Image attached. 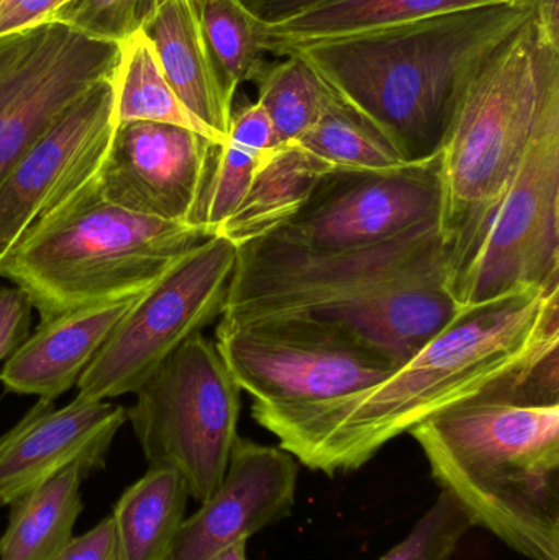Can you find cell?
<instances>
[{
  "instance_id": "30bf717a",
  "label": "cell",
  "mask_w": 559,
  "mask_h": 560,
  "mask_svg": "<svg viewBox=\"0 0 559 560\" xmlns=\"http://www.w3.org/2000/svg\"><path fill=\"white\" fill-rule=\"evenodd\" d=\"M216 346L253 418L291 413L380 384L396 365L328 332L288 325L219 323Z\"/></svg>"
},
{
  "instance_id": "9c48e42d",
  "label": "cell",
  "mask_w": 559,
  "mask_h": 560,
  "mask_svg": "<svg viewBox=\"0 0 559 560\" xmlns=\"http://www.w3.org/2000/svg\"><path fill=\"white\" fill-rule=\"evenodd\" d=\"M527 287L559 289V102L541 118L450 293L478 305Z\"/></svg>"
},
{
  "instance_id": "3957f363",
  "label": "cell",
  "mask_w": 559,
  "mask_h": 560,
  "mask_svg": "<svg viewBox=\"0 0 559 560\" xmlns=\"http://www.w3.org/2000/svg\"><path fill=\"white\" fill-rule=\"evenodd\" d=\"M534 5L473 7L269 52L299 56L404 161L426 163L439 156L476 75Z\"/></svg>"
},
{
  "instance_id": "4fadbf2b",
  "label": "cell",
  "mask_w": 559,
  "mask_h": 560,
  "mask_svg": "<svg viewBox=\"0 0 559 560\" xmlns=\"http://www.w3.org/2000/svg\"><path fill=\"white\" fill-rule=\"evenodd\" d=\"M118 59V43L45 22L38 42L0 84V186L78 98L117 72Z\"/></svg>"
},
{
  "instance_id": "ffe728a7",
  "label": "cell",
  "mask_w": 559,
  "mask_h": 560,
  "mask_svg": "<svg viewBox=\"0 0 559 560\" xmlns=\"http://www.w3.org/2000/svg\"><path fill=\"white\" fill-rule=\"evenodd\" d=\"M537 0H321L298 15L265 25L266 52L295 43L363 32L393 23L412 22L473 7L534 5Z\"/></svg>"
},
{
  "instance_id": "f1b7e54d",
  "label": "cell",
  "mask_w": 559,
  "mask_h": 560,
  "mask_svg": "<svg viewBox=\"0 0 559 560\" xmlns=\"http://www.w3.org/2000/svg\"><path fill=\"white\" fill-rule=\"evenodd\" d=\"M170 0H71L46 22L62 23L84 35L120 45L141 32Z\"/></svg>"
},
{
  "instance_id": "2e32d148",
  "label": "cell",
  "mask_w": 559,
  "mask_h": 560,
  "mask_svg": "<svg viewBox=\"0 0 559 560\" xmlns=\"http://www.w3.org/2000/svg\"><path fill=\"white\" fill-rule=\"evenodd\" d=\"M38 404L0 436V506L12 505L71 466L102 470L127 421V410L107 400L75 397L66 407Z\"/></svg>"
},
{
  "instance_id": "83f0119b",
  "label": "cell",
  "mask_w": 559,
  "mask_h": 560,
  "mask_svg": "<svg viewBox=\"0 0 559 560\" xmlns=\"http://www.w3.org/2000/svg\"><path fill=\"white\" fill-rule=\"evenodd\" d=\"M475 520L462 502L442 490L412 532L380 560H452Z\"/></svg>"
},
{
  "instance_id": "836d02e7",
  "label": "cell",
  "mask_w": 559,
  "mask_h": 560,
  "mask_svg": "<svg viewBox=\"0 0 559 560\" xmlns=\"http://www.w3.org/2000/svg\"><path fill=\"white\" fill-rule=\"evenodd\" d=\"M259 22L265 25H276L291 16L298 15L302 10L315 5L321 0H240Z\"/></svg>"
},
{
  "instance_id": "d590c367",
  "label": "cell",
  "mask_w": 559,
  "mask_h": 560,
  "mask_svg": "<svg viewBox=\"0 0 559 560\" xmlns=\"http://www.w3.org/2000/svg\"><path fill=\"white\" fill-rule=\"evenodd\" d=\"M2 2H3V0H0V3H2Z\"/></svg>"
},
{
  "instance_id": "44dd1931",
  "label": "cell",
  "mask_w": 559,
  "mask_h": 560,
  "mask_svg": "<svg viewBox=\"0 0 559 560\" xmlns=\"http://www.w3.org/2000/svg\"><path fill=\"white\" fill-rule=\"evenodd\" d=\"M189 497L183 477L171 467H150L128 487L112 513L124 560H167Z\"/></svg>"
},
{
  "instance_id": "6da1fadb",
  "label": "cell",
  "mask_w": 559,
  "mask_h": 560,
  "mask_svg": "<svg viewBox=\"0 0 559 560\" xmlns=\"http://www.w3.org/2000/svg\"><path fill=\"white\" fill-rule=\"evenodd\" d=\"M558 348L559 289L527 287L462 306L380 384L255 421L302 466L350 474L446 408L527 387L557 364Z\"/></svg>"
},
{
  "instance_id": "9a60e30c",
  "label": "cell",
  "mask_w": 559,
  "mask_h": 560,
  "mask_svg": "<svg viewBox=\"0 0 559 560\" xmlns=\"http://www.w3.org/2000/svg\"><path fill=\"white\" fill-rule=\"evenodd\" d=\"M298 460L279 446L236 438L219 489L184 520L167 560H210L291 515Z\"/></svg>"
},
{
  "instance_id": "f546056e",
  "label": "cell",
  "mask_w": 559,
  "mask_h": 560,
  "mask_svg": "<svg viewBox=\"0 0 559 560\" xmlns=\"http://www.w3.org/2000/svg\"><path fill=\"white\" fill-rule=\"evenodd\" d=\"M33 305L15 285L0 287V362L30 336Z\"/></svg>"
},
{
  "instance_id": "cb8c5ba5",
  "label": "cell",
  "mask_w": 559,
  "mask_h": 560,
  "mask_svg": "<svg viewBox=\"0 0 559 560\" xmlns=\"http://www.w3.org/2000/svg\"><path fill=\"white\" fill-rule=\"evenodd\" d=\"M115 91L118 124L153 121L177 125L219 143L180 104L170 82L164 78L153 45L143 32L135 33L120 43Z\"/></svg>"
},
{
  "instance_id": "d6986e66",
  "label": "cell",
  "mask_w": 559,
  "mask_h": 560,
  "mask_svg": "<svg viewBox=\"0 0 559 560\" xmlns=\"http://www.w3.org/2000/svg\"><path fill=\"white\" fill-rule=\"evenodd\" d=\"M328 174L334 171L301 144H279L263 158L248 192L217 235L238 248L271 235L304 209Z\"/></svg>"
},
{
  "instance_id": "4316f807",
  "label": "cell",
  "mask_w": 559,
  "mask_h": 560,
  "mask_svg": "<svg viewBox=\"0 0 559 560\" xmlns=\"http://www.w3.org/2000/svg\"><path fill=\"white\" fill-rule=\"evenodd\" d=\"M268 153L235 137H226L223 143L216 144L193 225L216 236L238 209L259 163Z\"/></svg>"
},
{
  "instance_id": "484cf974",
  "label": "cell",
  "mask_w": 559,
  "mask_h": 560,
  "mask_svg": "<svg viewBox=\"0 0 559 560\" xmlns=\"http://www.w3.org/2000/svg\"><path fill=\"white\" fill-rule=\"evenodd\" d=\"M258 104L275 125L279 143L301 140L324 114L330 89L299 56L284 55L256 78Z\"/></svg>"
},
{
  "instance_id": "d6a6232c",
  "label": "cell",
  "mask_w": 559,
  "mask_h": 560,
  "mask_svg": "<svg viewBox=\"0 0 559 560\" xmlns=\"http://www.w3.org/2000/svg\"><path fill=\"white\" fill-rule=\"evenodd\" d=\"M43 26L45 23L12 33V35L0 36V84L9 78L10 72L23 61L33 45L38 42Z\"/></svg>"
},
{
  "instance_id": "e0dca14e",
  "label": "cell",
  "mask_w": 559,
  "mask_h": 560,
  "mask_svg": "<svg viewBox=\"0 0 559 560\" xmlns=\"http://www.w3.org/2000/svg\"><path fill=\"white\" fill-rule=\"evenodd\" d=\"M141 295V293H140ZM72 310L39 323L0 372L5 390L55 401L78 385L138 296Z\"/></svg>"
},
{
  "instance_id": "603a6c76",
  "label": "cell",
  "mask_w": 559,
  "mask_h": 560,
  "mask_svg": "<svg viewBox=\"0 0 559 560\" xmlns=\"http://www.w3.org/2000/svg\"><path fill=\"white\" fill-rule=\"evenodd\" d=\"M203 42L223 97L233 105L243 82H255L266 66L265 23L240 0H194Z\"/></svg>"
},
{
  "instance_id": "ba28073f",
  "label": "cell",
  "mask_w": 559,
  "mask_h": 560,
  "mask_svg": "<svg viewBox=\"0 0 559 560\" xmlns=\"http://www.w3.org/2000/svg\"><path fill=\"white\" fill-rule=\"evenodd\" d=\"M238 246L210 236L184 253L125 313L79 378V398L135 394L187 339L219 318Z\"/></svg>"
},
{
  "instance_id": "8fae6325",
  "label": "cell",
  "mask_w": 559,
  "mask_h": 560,
  "mask_svg": "<svg viewBox=\"0 0 559 560\" xmlns=\"http://www.w3.org/2000/svg\"><path fill=\"white\" fill-rule=\"evenodd\" d=\"M440 206L439 156L397 170L334 173L268 236L308 252L370 248L439 219Z\"/></svg>"
},
{
  "instance_id": "7c38bea8",
  "label": "cell",
  "mask_w": 559,
  "mask_h": 560,
  "mask_svg": "<svg viewBox=\"0 0 559 560\" xmlns=\"http://www.w3.org/2000/svg\"><path fill=\"white\" fill-rule=\"evenodd\" d=\"M115 74L74 102L0 186V262L49 217L98 183L117 130Z\"/></svg>"
},
{
  "instance_id": "4dcf8cb0",
  "label": "cell",
  "mask_w": 559,
  "mask_h": 560,
  "mask_svg": "<svg viewBox=\"0 0 559 560\" xmlns=\"http://www.w3.org/2000/svg\"><path fill=\"white\" fill-rule=\"evenodd\" d=\"M56 560H124L112 515L85 535L74 536Z\"/></svg>"
},
{
  "instance_id": "1f68e13d",
  "label": "cell",
  "mask_w": 559,
  "mask_h": 560,
  "mask_svg": "<svg viewBox=\"0 0 559 560\" xmlns=\"http://www.w3.org/2000/svg\"><path fill=\"white\" fill-rule=\"evenodd\" d=\"M71 0H3L0 3V36L45 23Z\"/></svg>"
},
{
  "instance_id": "d4e9b609",
  "label": "cell",
  "mask_w": 559,
  "mask_h": 560,
  "mask_svg": "<svg viewBox=\"0 0 559 560\" xmlns=\"http://www.w3.org/2000/svg\"><path fill=\"white\" fill-rule=\"evenodd\" d=\"M295 143L334 173H374L410 164L334 94L317 124Z\"/></svg>"
},
{
  "instance_id": "7402d4cb",
  "label": "cell",
  "mask_w": 559,
  "mask_h": 560,
  "mask_svg": "<svg viewBox=\"0 0 559 560\" xmlns=\"http://www.w3.org/2000/svg\"><path fill=\"white\" fill-rule=\"evenodd\" d=\"M88 474L71 466L12 503L0 560H56L74 539Z\"/></svg>"
},
{
  "instance_id": "277c9868",
  "label": "cell",
  "mask_w": 559,
  "mask_h": 560,
  "mask_svg": "<svg viewBox=\"0 0 559 560\" xmlns=\"http://www.w3.org/2000/svg\"><path fill=\"white\" fill-rule=\"evenodd\" d=\"M558 372L446 408L409 433L440 489L528 560H559Z\"/></svg>"
},
{
  "instance_id": "7a4b0ae2",
  "label": "cell",
  "mask_w": 559,
  "mask_h": 560,
  "mask_svg": "<svg viewBox=\"0 0 559 560\" xmlns=\"http://www.w3.org/2000/svg\"><path fill=\"white\" fill-rule=\"evenodd\" d=\"M439 219L351 252L265 236L240 246L220 323L288 325L357 342L400 365L462 306L449 290Z\"/></svg>"
},
{
  "instance_id": "52a82bcc",
  "label": "cell",
  "mask_w": 559,
  "mask_h": 560,
  "mask_svg": "<svg viewBox=\"0 0 559 560\" xmlns=\"http://www.w3.org/2000/svg\"><path fill=\"white\" fill-rule=\"evenodd\" d=\"M240 392L216 342L197 332L135 392L127 411L150 467L179 472L197 502L225 477L238 438Z\"/></svg>"
},
{
  "instance_id": "5bb4252c",
  "label": "cell",
  "mask_w": 559,
  "mask_h": 560,
  "mask_svg": "<svg viewBox=\"0 0 559 560\" xmlns=\"http://www.w3.org/2000/svg\"><path fill=\"white\" fill-rule=\"evenodd\" d=\"M216 144L177 125L118 124L98 176L101 196L140 215L193 225Z\"/></svg>"
},
{
  "instance_id": "ac0fdd59",
  "label": "cell",
  "mask_w": 559,
  "mask_h": 560,
  "mask_svg": "<svg viewBox=\"0 0 559 560\" xmlns=\"http://www.w3.org/2000/svg\"><path fill=\"white\" fill-rule=\"evenodd\" d=\"M164 78L187 112L219 143L225 141L233 105L223 97L203 42L194 0H170L144 25Z\"/></svg>"
},
{
  "instance_id": "e575fe53",
  "label": "cell",
  "mask_w": 559,
  "mask_h": 560,
  "mask_svg": "<svg viewBox=\"0 0 559 560\" xmlns=\"http://www.w3.org/2000/svg\"><path fill=\"white\" fill-rule=\"evenodd\" d=\"M246 545H248V541L235 542V545L223 549L222 552L213 556L210 560H248V556H246Z\"/></svg>"
},
{
  "instance_id": "5b68a950",
  "label": "cell",
  "mask_w": 559,
  "mask_h": 560,
  "mask_svg": "<svg viewBox=\"0 0 559 560\" xmlns=\"http://www.w3.org/2000/svg\"><path fill=\"white\" fill-rule=\"evenodd\" d=\"M557 102L559 0H537L531 19L469 85L439 153L449 287L468 265L541 118Z\"/></svg>"
},
{
  "instance_id": "8992f818",
  "label": "cell",
  "mask_w": 559,
  "mask_h": 560,
  "mask_svg": "<svg viewBox=\"0 0 559 560\" xmlns=\"http://www.w3.org/2000/svg\"><path fill=\"white\" fill-rule=\"evenodd\" d=\"M210 236L189 223L114 206L97 183L33 229L0 262V278L22 290L46 322L140 295Z\"/></svg>"
}]
</instances>
